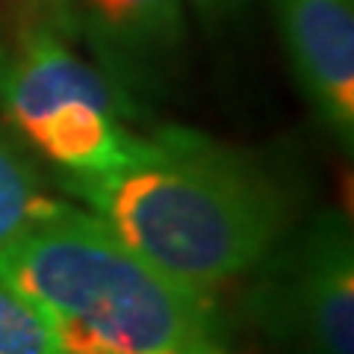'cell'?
<instances>
[{
	"instance_id": "cell-1",
	"label": "cell",
	"mask_w": 354,
	"mask_h": 354,
	"mask_svg": "<svg viewBox=\"0 0 354 354\" xmlns=\"http://www.w3.org/2000/svg\"><path fill=\"white\" fill-rule=\"evenodd\" d=\"M62 186L133 254L209 301L269 260L286 227L272 177L245 153L186 127L139 136L113 171Z\"/></svg>"
},
{
	"instance_id": "cell-2",
	"label": "cell",
	"mask_w": 354,
	"mask_h": 354,
	"mask_svg": "<svg viewBox=\"0 0 354 354\" xmlns=\"http://www.w3.org/2000/svg\"><path fill=\"white\" fill-rule=\"evenodd\" d=\"M0 274L39 307L57 354H230L209 298L71 204L0 254Z\"/></svg>"
},
{
	"instance_id": "cell-3",
	"label": "cell",
	"mask_w": 354,
	"mask_h": 354,
	"mask_svg": "<svg viewBox=\"0 0 354 354\" xmlns=\"http://www.w3.org/2000/svg\"><path fill=\"white\" fill-rule=\"evenodd\" d=\"M0 106L62 180L113 171L139 139L127 127L124 92L57 30L21 32L0 68Z\"/></svg>"
},
{
	"instance_id": "cell-4",
	"label": "cell",
	"mask_w": 354,
	"mask_h": 354,
	"mask_svg": "<svg viewBox=\"0 0 354 354\" xmlns=\"http://www.w3.org/2000/svg\"><path fill=\"white\" fill-rule=\"evenodd\" d=\"M266 330L290 354H354V239L325 209L260 286Z\"/></svg>"
},
{
	"instance_id": "cell-5",
	"label": "cell",
	"mask_w": 354,
	"mask_h": 354,
	"mask_svg": "<svg viewBox=\"0 0 354 354\" xmlns=\"http://www.w3.org/2000/svg\"><path fill=\"white\" fill-rule=\"evenodd\" d=\"M278 24L292 74L337 145L354 148V3L278 0Z\"/></svg>"
},
{
	"instance_id": "cell-6",
	"label": "cell",
	"mask_w": 354,
	"mask_h": 354,
	"mask_svg": "<svg viewBox=\"0 0 354 354\" xmlns=\"http://www.w3.org/2000/svg\"><path fill=\"white\" fill-rule=\"evenodd\" d=\"M74 18L115 80L151 74L183 41V0H74Z\"/></svg>"
},
{
	"instance_id": "cell-7",
	"label": "cell",
	"mask_w": 354,
	"mask_h": 354,
	"mask_svg": "<svg viewBox=\"0 0 354 354\" xmlns=\"http://www.w3.org/2000/svg\"><path fill=\"white\" fill-rule=\"evenodd\" d=\"M68 207L41 186L32 162L0 136V254Z\"/></svg>"
},
{
	"instance_id": "cell-8",
	"label": "cell",
	"mask_w": 354,
	"mask_h": 354,
	"mask_svg": "<svg viewBox=\"0 0 354 354\" xmlns=\"http://www.w3.org/2000/svg\"><path fill=\"white\" fill-rule=\"evenodd\" d=\"M0 354H57L39 307L0 274Z\"/></svg>"
},
{
	"instance_id": "cell-9",
	"label": "cell",
	"mask_w": 354,
	"mask_h": 354,
	"mask_svg": "<svg viewBox=\"0 0 354 354\" xmlns=\"http://www.w3.org/2000/svg\"><path fill=\"white\" fill-rule=\"evenodd\" d=\"M0 9L21 24V32L27 30H57L71 32L77 27L74 0H0Z\"/></svg>"
},
{
	"instance_id": "cell-10",
	"label": "cell",
	"mask_w": 354,
	"mask_h": 354,
	"mask_svg": "<svg viewBox=\"0 0 354 354\" xmlns=\"http://www.w3.org/2000/svg\"><path fill=\"white\" fill-rule=\"evenodd\" d=\"M198 6H207V9H225V6H234L242 3V0H195Z\"/></svg>"
}]
</instances>
